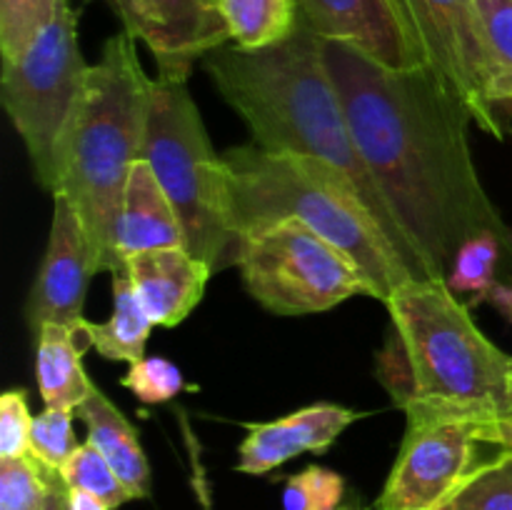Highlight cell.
<instances>
[{
    "label": "cell",
    "instance_id": "cell-1",
    "mask_svg": "<svg viewBox=\"0 0 512 510\" xmlns=\"http://www.w3.org/2000/svg\"><path fill=\"white\" fill-rule=\"evenodd\" d=\"M355 145L428 278L448 280L455 255L480 235L510 243L470 150L473 118L428 68H383L358 48L323 40Z\"/></svg>",
    "mask_w": 512,
    "mask_h": 510
},
{
    "label": "cell",
    "instance_id": "cell-2",
    "mask_svg": "<svg viewBox=\"0 0 512 510\" xmlns=\"http://www.w3.org/2000/svg\"><path fill=\"white\" fill-rule=\"evenodd\" d=\"M220 98L270 153L308 155L343 175L415 278H428L375 185L323 55V38L300 20L288 40L263 50L223 45L203 60Z\"/></svg>",
    "mask_w": 512,
    "mask_h": 510
},
{
    "label": "cell",
    "instance_id": "cell-3",
    "mask_svg": "<svg viewBox=\"0 0 512 510\" xmlns=\"http://www.w3.org/2000/svg\"><path fill=\"white\" fill-rule=\"evenodd\" d=\"M383 305L390 333L378 380L408 420L480 425L512 413V355L478 328L448 280H405Z\"/></svg>",
    "mask_w": 512,
    "mask_h": 510
},
{
    "label": "cell",
    "instance_id": "cell-4",
    "mask_svg": "<svg viewBox=\"0 0 512 510\" xmlns=\"http://www.w3.org/2000/svg\"><path fill=\"white\" fill-rule=\"evenodd\" d=\"M138 40L115 33L90 65L55 160L53 195L83 223L100 270H123L118 220L130 168L143 153L153 78L140 65Z\"/></svg>",
    "mask_w": 512,
    "mask_h": 510
},
{
    "label": "cell",
    "instance_id": "cell-5",
    "mask_svg": "<svg viewBox=\"0 0 512 510\" xmlns=\"http://www.w3.org/2000/svg\"><path fill=\"white\" fill-rule=\"evenodd\" d=\"M223 160L235 253L250 230L295 218L348 253L368 275L380 303L415 278L353 185L330 165L308 155L270 153L255 143L225 150Z\"/></svg>",
    "mask_w": 512,
    "mask_h": 510
},
{
    "label": "cell",
    "instance_id": "cell-6",
    "mask_svg": "<svg viewBox=\"0 0 512 510\" xmlns=\"http://www.w3.org/2000/svg\"><path fill=\"white\" fill-rule=\"evenodd\" d=\"M168 193L185 245L215 270L235 265L228 168L215 153L188 80L158 75L150 93L143 153Z\"/></svg>",
    "mask_w": 512,
    "mask_h": 510
},
{
    "label": "cell",
    "instance_id": "cell-7",
    "mask_svg": "<svg viewBox=\"0 0 512 510\" xmlns=\"http://www.w3.org/2000/svg\"><path fill=\"white\" fill-rule=\"evenodd\" d=\"M243 285L275 315L323 313L375 288L348 253L295 218L243 235L235 253Z\"/></svg>",
    "mask_w": 512,
    "mask_h": 510
},
{
    "label": "cell",
    "instance_id": "cell-8",
    "mask_svg": "<svg viewBox=\"0 0 512 510\" xmlns=\"http://www.w3.org/2000/svg\"><path fill=\"white\" fill-rule=\"evenodd\" d=\"M90 65L78 45V18L68 0H58L50 23L23 55L3 63L0 100L23 138L35 178L53 193L58 145Z\"/></svg>",
    "mask_w": 512,
    "mask_h": 510
},
{
    "label": "cell",
    "instance_id": "cell-9",
    "mask_svg": "<svg viewBox=\"0 0 512 510\" xmlns=\"http://www.w3.org/2000/svg\"><path fill=\"white\" fill-rule=\"evenodd\" d=\"M425 68L493 138H505L473 0H403Z\"/></svg>",
    "mask_w": 512,
    "mask_h": 510
},
{
    "label": "cell",
    "instance_id": "cell-10",
    "mask_svg": "<svg viewBox=\"0 0 512 510\" xmlns=\"http://www.w3.org/2000/svg\"><path fill=\"white\" fill-rule=\"evenodd\" d=\"M478 423L408 420L378 510H435L468 478L478 455Z\"/></svg>",
    "mask_w": 512,
    "mask_h": 510
},
{
    "label": "cell",
    "instance_id": "cell-11",
    "mask_svg": "<svg viewBox=\"0 0 512 510\" xmlns=\"http://www.w3.org/2000/svg\"><path fill=\"white\" fill-rule=\"evenodd\" d=\"M125 33L150 50L158 75L188 80L198 60L230 43L218 0H108Z\"/></svg>",
    "mask_w": 512,
    "mask_h": 510
},
{
    "label": "cell",
    "instance_id": "cell-12",
    "mask_svg": "<svg viewBox=\"0 0 512 510\" xmlns=\"http://www.w3.org/2000/svg\"><path fill=\"white\" fill-rule=\"evenodd\" d=\"M53 200L48 248L25 303V320L33 338L48 323L78 328L85 320L83 308L90 280L100 273L93 245L73 205L60 195H53Z\"/></svg>",
    "mask_w": 512,
    "mask_h": 510
},
{
    "label": "cell",
    "instance_id": "cell-13",
    "mask_svg": "<svg viewBox=\"0 0 512 510\" xmlns=\"http://www.w3.org/2000/svg\"><path fill=\"white\" fill-rule=\"evenodd\" d=\"M298 10L320 38L353 45L383 68H425L403 0H298Z\"/></svg>",
    "mask_w": 512,
    "mask_h": 510
},
{
    "label": "cell",
    "instance_id": "cell-14",
    "mask_svg": "<svg viewBox=\"0 0 512 510\" xmlns=\"http://www.w3.org/2000/svg\"><path fill=\"white\" fill-rule=\"evenodd\" d=\"M363 413L335 403H315L270 423H248L235 468L265 475L303 453H325Z\"/></svg>",
    "mask_w": 512,
    "mask_h": 510
},
{
    "label": "cell",
    "instance_id": "cell-15",
    "mask_svg": "<svg viewBox=\"0 0 512 510\" xmlns=\"http://www.w3.org/2000/svg\"><path fill=\"white\" fill-rule=\"evenodd\" d=\"M138 300L155 325H180L203 300L213 275L205 260L188 248H160L130 255L125 260Z\"/></svg>",
    "mask_w": 512,
    "mask_h": 510
},
{
    "label": "cell",
    "instance_id": "cell-16",
    "mask_svg": "<svg viewBox=\"0 0 512 510\" xmlns=\"http://www.w3.org/2000/svg\"><path fill=\"white\" fill-rule=\"evenodd\" d=\"M160 248H188V245L168 193L155 178L148 160L140 158L130 168L128 185H125L118 220V255L125 263L130 255Z\"/></svg>",
    "mask_w": 512,
    "mask_h": 510
},
{
    "label": "cell",
    "instance_id": "cell-17",
    "mask_svg": "<svg viewBox=\"0 0 512 510\" xmlns=\"http://www.w3.org/2000/svg\"><path fill=\"white\" fill-rule=\"evenodd\" d=\"M75 413L88 428V443L103 455L115 470L123 485L128 488L130 498L143 500L153 490V473H150L148 455L140 445L138 433L123 410L95 385L90 398L80 405Z\"/></svg>",
    "mask_w": 512,
    "mask_h": 510
},
{
    "label": "cell",
    "instance_id": "cell-18",
    "mask_svg": "<svg viewBox=\"0 0 512 510\" xmlns=\"http://www.w3.org/2000/svg\"><path fill=\"white\" fill-rule=\"evenodd\" d=\"M88 348L83 330L48 323L35 335V378L45 408L75 410L90 398L95 383L88 378L83 353Z\"/></svg>",
    "mask_w": 512,
    "mask_h": 510
},
{
    "label": "cell",
    "instance_id": "cell-19",
    "mask_svg": "<svg viewBox=\"0 0 512 510\" xmlns=\"http://www.w3.org/2000/svg\"><path fill=\"white\" fill-rule=\"evenodd\" d=\"M110 278H113V313L105 323L83 320L80 330H83L85 343L98 350V355H103L105 360L138 363L145 358V345L155 323L138 300L128 270H115Z\"/></svg>",
    "mask_w": 512,
    "mask_h": 510
},
{
    "label": "cell",
    "instance_id": "cell-20",
    "mask_svg": "<svg viewBox=\"0 0 512 510\" xmlns=\"http://www.w3.org/2000/svg\"><path fill=\"white\" fill-rule=\"evenodd\" d=\"M230 43L263 50L288 40L300 25L298 0H218Z\"/></svg>",
    "mask_w": 512,
    "mask_h": 510
},
{
    "label": "cell",
    "instance_id": "cell-21",
    "mask_svg": "<svg viewBox=\"0 0 512 510\" xmlns=\"http://www.w3.org/2000/svg\"><path fill=\"white\" fill-rule=\"evenodd\" d=\"M435 510H512V450L475 465L468 478Z\"/></svg>",
    "mask_w": 512,
    "mask_h": 510
},
{
    "label": "cell",
    "instance_id": "cell-22",
    "mask_svg": "<svg viewBox=\"0 0 512 510\" xmlns=\"http://www.w3.org/2000/svg\"><path fill=\"white\" fill-rule=\"evenodd\" d=\"M480 35L488 53L493 95L500 103H512V0H473Z\"/></svg>",
    "mask_w": 512,
    "mask_h": 510
},
{
    "label": "cell",
    "instance_id": "cell-23",
    "mask_svg": "<svg viewBox=\"0 0 512 510\" xmlns=\"http://www.w3.org/2000/svg\"><path fill=\"white\" fill-rule=\"evenodd\" d=\"M55 478L33 455L0 458V510H43Z\"/></svg>",
    "mask_w": 512,
    "mask_h": 510
},
{
    "label": "cell",
    "instance_id": "cell-24",
    "mask_svg": "<svg viewBox=\"0 0 512 510\" xmlns=\"http://www.w3.org/2000/svg\"><path fill=\"white\" fill-rule=\"evenodd\" d=\"M508 240L498 235H480L460 248L450 268L448 285L458 295H475V300H485L488 290L495 285L500 255Z\"/></svg>",
    "mask_w": 512,
    "mask_h": 510
},
{
    "label": "cell",
    "instance_id": "cell-25",
    "mask_svg": "<svg viewBox=\"0 0 512 510\" xmlns=\"http://www.w3.org/2000/svg\"><path fill=\"white\" fill-rule=\"evenodd\" d=\"M60 478L68 488L83 490V493L93 495V498L103 500L110 508H120L130 498L128 488L123 485V480L115 475V470L110 468L108 460L93 448V445L85 440L83 445H78L73 455H70L68 463L60 470Z\"/></svg>",
    "mask_w": 512,
    "mask_h": 510
},
{
    "label": "cell",
    "instance_id": "cell-26",
    "mask_svg": "<svg viewBox=\"0 0 512 510\" xmlns=\"http://www.w3.org/2000/svg\"><path fill=\"white\" fill-rule=\"evenodd\" d=\"M58 0H0V58L13 63L50 23Z\"/></svg>",
    "mask_w": 512,
    "mask_h": 510
},
{
    "label": "cell",
    "instance_id": "cell-27",
    "mask_svg": "<svg viewBox=\"0 0 512 510\" xmlns=\"http://www.w3.org/2000/svg\"><path fill=\"white\" fill-rule=\"evenodd\" d=\"M345 495L343 475L323 465H308L285 480V510H340Z\"/></svg>",
    "mask_w": 512,
    "mask_h": 510
},
{
    "label": "cell",
    "instance_id": "cell-28",
    "mask_svg": "<svg viewBox=\"0 0 512 510\" xmlns=\"http://www.w3.org/2000/svg\"><path fill=\"white\" fill-rule=\"evenodd\" d=\"M75 450H78V443H75L73 413H70V410L45 408L43 413L33 415L30 455H33L40 465L60 473Z\"/></svg>",
    "mask_w": 512,
    "mask_h": 510
},
{
    "label": "cell",
    "instance_id": "cell-29",
    "mask_svg": "<svg viewBox=\"0 0 512 510\" xmlns=\"http://www.w3.org/2000/svg\"><path fill=\"white\" fill-rule=\"evenodd\" d=\"M120 385L128 388L140 403L160 405L180 395V390L185 388V378L170 360L143 358L138 363H130Z\"/></svg>",
    "mask_w": 512,
    "mask_h": 510
},
{
    "label": "cell",
    "instance_id": "cell-30",
    "mask_svg": "<svg viewBox=\"0 0 512 510\" xmlns=\"http://www.w3.org/2000/svg\"><path fill=\"white\" fill-rule=\"evenodd\" d=\"M30 415L25 390H5L0 395V458L30 455Z\"/></svg>",
    "mask_w": 512,
    "mask_h": 510
},
{
    "label": "cell",
    "instance_id": "cell-31",
    "mask_svg": "<svg viewBox=\"0 0 512 510\" xmlns=\"http://www.w3.org/2000/svg\"><path fill=\"white\" fill-rule=\"evenodd\" d=\"M478 438L480 443H490V445H498V448L512 450V415L490 420V423H480Z\"/></svg>",
    "mask_w": 512,
    "mask_h": 510
},
{
    "label": "cell",
    "instance_id": "cell-32",
    "mask_svg": "<svg viewBox=\"0 0 512 510\" xmlns=\"http://www.w3.org/2000/svg\"><path fill=\"white\" fill-rule=\"evenodd\" d=\"M485 300H488V303L512 325V285L495 283L493 288L488 290V295H485Z\"/></svg>",
    "mask_w": 512,
    "mask_h": 510
},
{
    "label": "cell",
    "instance_id": "cell-33",
    "mask_svg": "<svg viewBox=\"0 0 512 510\" xmlns=\"http://www.w3.org/2000/svg\"><path fill=\"white\" fill-rule=\"evenodd\" d=\"M65 510H113V508L105 505L103 500L83 493V490H75L65 485Z\"/></svg>",
    "mask_w": 512,
    "mask_h": 510
},
{
    "label": "cell",
    "instance_id": "cell-34",
    "mask_svg": "<svg viewBox=\"0 0 512 510\" xmlns=\"http://www.w3.org/2000/svg\"><path fill=\"white\" fill-rule=\"evenodd\" d=\"M43 510H65V483H63V478H60V473H58V478H55L53 493H50L48 503H45Z\"/></svg>",
    "mask_w": 512,
    "mask_h": 510
},
{
    "label": "cell",
    "instance_id": "cell-35",
    "mask_svg": "<svg viewBox=\"0 0 512 510\" xmlns=\"http://www.w3.org/2000/svg\"><path fill=\"white\" fill-rule=\"evenodd\" d=\"M340 510H358V508H340Z\"/></svg>",
    "mask_w": 512,
    "mask_h": 510
},
{
    "label": "cell",
    "instance_id": "cell-36",
    "mask_svg": "<svg viewBox=\"0 0 512 510\" xmlns=\"http://www.w3.org/2000/svg\"><path fill=\"white\" fill-rule=\"evenodd\" d=\"M510 393H512V383H510ZM512 415V413H510Z\"/></svg>",
    "mask_w": 512,
    "mask_h": 510
}]
</instances>
